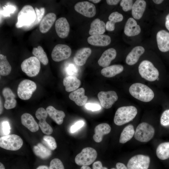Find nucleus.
Listing matches in <instances>:
<instances>
[{"label": "nucleus", "mask_w": 169, "mask_h": 169, "mask_svg": "<svg viewBox=\"0 0 169 169\" xmlns=\"http://www.w3.org/2000/svg\"><path fill=\"white\" fill-rule=\"evenodd\" d=\"M129 91L134 98L144 102L151 101L154 96V93L150 88L141 83L132 84L129 88Z\"/></svg>", "instance_id": "obj_1"}, {"label": "nucleus", "mask_w": 169, "mask_h": 169, "mask_svg": "<svg viewBox=\"0 0 169 169\" xmlns=\"http://www.w3.org/2000/svg\"><path fill=\"white\" fill-rule=\"evenodd\" d=\"M137 113V110L134 106H122L118 108L114 117V123L117 125H121L132 120Z\"/></svg>", "instance_id": "obj_2"}, {"label": "nucleus", "mask_w": 169, "mask_h": 169, "mask_svg": "<svg viewBox=\"0 0 169 169\" xmlns=\"http://www.w3.org/2000/svg\"><path fill=\"white\" fill-rule=\"evenodd\" d=\"M18 21L16 24L17 28L27 27L32 24L36 20V15L33 8L29 5L24 6L18 15Z\"/></svg>", "instance_id": "obj_3"}, {"label": "nucleus", "mask_w": 169, "mask_h": 169, "mask_svg": "<svg viewBox=\"0 0 169 169\" xmlns=\"http://www.w3.org/2000/svg\"><path fill=\"white\" fill-rule=\"evenodd\" d=\"M138 71L141 76L149 81L156 80L159 76V72L153 64L150 61L145 60L140 64Z\"/></svg>", "instance_id": "obj_4"}, {"label": "nucleus", "mask_w": 169, "mask_h": 169, "mask_svg": "<svg viewBox=\"0 0 169 169\" xmlns=\"http://www.w3.org/2000/svg\"><path fill=\"white\" fill-rule=\"evenodd\" d=\"M155 134L154 127L150 124L143 122L136 127L134 137L137 141L142 142H147L153 137Z\"/></svg>", "instance_id": "obj_5"}, {"label": "nucleus", "mask_w": 169, "mask_h": 169, "mask_svg": "<svg viewBox=\"0 0 169 169\" xmlns=\"http://www.w3.org/2000/svg\"><path fill=\"white\" fill-rule=\"evenodd\" d=\"M23 144L22 139L16 135H8L0 138V146L6 150H18L22 147Z\"/></svg>", "instance_id": "obj_6"}, {"label": "nucleus", "mask_w": 169, "mask_h": 169, "mask_svg": "<svg viewBox=\"0 0 169 169\" xmlns=\"http://www.w3.org/2000/svg\"><path fill=\"white\" fill-rule=\"evenodd\" d=\"M97 152L90 147L84 148L75 156V161L79 166H89L92 164L97 157Z\"/></svg>", "instance_id": "obj_7"}, {"label": "nucleus", "mask_w": 169, "mask_h": 169, "mask_svg": "<svg viewBox=\"0 0 169 169\" xmlns=\"http://www.w3.org/2000/svg\"><path fill=\"white\" fill-rule=\"evenodd\" d=\"M21 67L23 71L27 75L30 77H34L39 72L40 62L35 57H30L22 62Z\"/></svg>", "instance_id": "obj_8"}, {"label": "nucleus", "mask_w": 169, "mask_h": 169, "mask_svg": "<svg viewBox=\"0 0 169 169\" xmlns=\"http://www.w3.org/2000/svg\"><path fill=\"white\" fill-rule=\"evenodd\" d=\"M36 88L37 85L34 82L28 79L23 80L18 85V95L22 100H28L31 97Z\"/></svg>", "instance_id": "obj_9"}, {"label": "nucleus", "mask_w": 169, "mask_h": 169, "mask_svg": "<svg viewBox=\"0 0 169 169\" xmlns=\"http://www.w3.org/2000/svg\"><path fill=\"white\" fill-rule=\"evenodd\" d=\"M150 162L149 156L137 155L129 159L127 164V168L128 169H148Z\"/></svg>", "instance_id": "obj_10"}, {"label": "nucleus", "mask_w": 169, "mask_h": 169, "mask_svg": "<svg viewBox=\"0 0 169 169\" xmlns=\"http://www.w3.org/2000/svg\"><path fill=\"white\" fill-rule=\"evenodd\" d=\"M71 54V50L69 46L64 44H59L54 48L51 57L55 62H59L68 58Z\"/></svg>", "instance_id": "obj_11"}, {"label": "nucleus", "mask_w": 169, "mask_h": 169, "mask_svg": "<svg viewBox=\"0 0 169 169\" xmlns=\"http://www.w3.org/2000/svg\"><path fill=\"white\" fill-rule=\"evenodd\" d=\"M98 97L102 106L106 109L110 108L118 99L116 92L114 91H100Z\"/></svg>", "instance_id": "obj_12"}, {"label": "nucleus", "mask_w": 169, "mask_h": 169, "mask_svg": "<svg viewBox=\"0 0 169 169\" xmlns=\"http://www.w3.org/2000/svg\"><path fill=\"white\" fill-rule=\"evenodd\" d=\"M74 9L77 12L88 18L93 17L96 13L95 6L88 1L77 3L74 5Z\"/></svg>", "instance_id": "obj_13"}, {"label": "nucleus", "mask_w": 169, "mask_h": 169, "mask_svg": "<svg viewBox=\"0 0 169 169\" xmlns=\"http://www.w3.org/2000/svg\"><path fill=\"white\" fill-rule=\"evenodd\" d=\"M48 114L46 110L43 108L40 107L36 110L35 116L39 120L38 125L42 132L46 135H49L52 133L53 130L46 121Z\"/></svg>", "instance_id": "obj_14"}, {"label": "nucleus", "mask_w": 169, "mask_h": 169, "mask_svg": "<svg viewBox=\"0 0 169 169\" xmlns=\"http://www.w3.org/2000/svg\"><path fill=\"white\" fill-rule=\"evenodd\" d=\"M56 32L60 38H64L69 35L70 27L69 24L67 19L64 17H61L58 19L55 25Z\"/></svg>", "instance_id": "obj_15"}, {"label": "nucleus", "mask_w": 169, "mask_h": 169, "mask_svg": "<svg viewBox=\"0 0 169 169\" xmlns=\"http://www.w3.org/2000/svg\"><path fill=\"white\" fill-rule=\"evenodd\" d=\"M156 41L158 48L162 52L169 51V32L161 30L156 34Z\"/></svg>", "instance_id": "obj_16"}, {"label": "nucleus", "mask_w": 169, "mask_h": 169, "mask_svg": "<svg viewBox=\"0 0 169 169\" xmlns=\"http://www.w3.org/2000/svg\"><path fill=\"white\" fill-rule=\"evenodd\" d=\"M87 42L90 44L95 46H105L111 43V38L105 34L95 35L89 36L87 38Z\"/></svg>", "instance_id": "obj_17"}, {"label": "nucleus", "mask_w": 169, "mask_h": 169, "mask_svg": "<svg viewBox=\"0 0 169 169\" xmlns=\"http://www.w3.org/2000/svg\"><path fill=\"white\" fill-rule=\"evenodd\" d=\"M117 54L115 49L111 48L105 50L98 60L99 65L103 67L108 66L111 61L115 59Z\"/></svg>", "instance_id": "obj_18"}, {"label": "nucleus", "mask_w": 169, "mask_h": 169, "mask_svg": "<svg viewBox=\"0 0 169 169\" xmlns=\"http://www.w3.org/2000/svg\"><path fill=\"white\" fill-rule=\"evenodd\" d=\"M140 26L133 18L128 19L125 26L124 32L128 36H134L139 34L141 32Z\"/></svg>", "instance_id": "obj_19"}, {"label": "nucleus", "mask_w": 169, "mask_h": 169, "mask_svg": "<svg viewBox=\"0 0 169 169\" xmlns=\"http://www.w3.org/2000/svg\"><path fill=\"white\" fill-rule=\"evenodd\" d=\"M84 92V89L81 88L71 92L69 95V97L78 106H82L85 105L88 99Z\"/></svg>", "instance_id": "obj_20"}, {"label": "nucleus", "mask_w": 169, "mask_h": 169, "mask_svg": "<svg viewBox=\"0 0 169 169\" xmlns=\"http://www.w3.org/2000/svg\"><path fill=\"white\" fill-rule=\"evenodd\" d=\"M144 52L145 49L142 46H137L135 47L127 56L125 59L126 63L130 65L135 64Z\"/></svg>", "instance_id": "obj_21"}, {"label": "nucleus", "mask_w": 169, "mask_h": 169, "mask_svg": "<svg viewBox=\"0 0 169 169\" xmlns=\"http://www.w3.org/2000/svg\"><path fill=\"white\" fill-rule=\"evenodd\" d=\"M91 53V50L89 48H83L79 50L75 54L74 60L75 64L79 66L84 65Z\"/></svg>", "instance_id": "obj_22"}, {"label": "nucleus", "mask_w": 169, "mask_h": 169, "mask_svg": "<svg viewBox=\"0 0 169 169\" xmlns=\"http://www.w3.org/2000/svg\"><path fill=\"white\" fill-rule=\"evenodd\" d=\"M21 119L22 124L31 132H35L38 130V125L30 114L26 113L23 114Z\"/></svg>", "instance_id": "obj_23"}, {"label": "nucleus", "mask_w": 169, "mask_h": 169, "mask_svg": "<svg viewBox=\"0 0 169 169\" xmlns=\"http://www.w3.org/2000/svg\"><path fill=\"white\" fill-rule=\"evenodd\" d=\"M56 18L54 13H51L47 14L40 23L39 29L40 32L43 33L48 32L54 24Z\"/></svg>", "instance_id": "obj_24"}, {"label": "nucleus", "mask_w": 169, "mask_h": 169, "mask_svg": "<svg viewBox=\"0 0 169 169\" xmlns=\"http://www.w3.org/2000/svg\"><path fill=\"white\" fill-rule=\"evenodd\" d=\"M2 94L5 100V108L8 110L15 108L17 101L15 99V95L12 90L8 88L5 87L3 90Z\"/></svg>", "instance_id": "obj_25"}, {"label": "nucleus", "mask_w": 169, "mask_h": 169, "mask_svg": "<svg viewBox=\"0 0 169 169\" xmlns=\"http://www.w3.org/2000/svg\"><path fill=\"white\" fill-rule=\"evenodd\" d=\"M111 127L110 125L106 123H103L99 124L95 128V134L93 138L96 142H100L102 140L104 135L109 134L110 131Z\"/></svg>", "instance_id": "obj_26"}, {"label": "nucleus", "mask_w": 169, "mask_h": 169, "mask_svg": "<svg viewBox=\"0 0 169 169\" xmlns=\"http://www.w3.org/2000/svg\"><path fill=\"white\" fill-rule=\"evenodd\" d=\"M63 84L65 90L70 92L76 90L80 86L81 82L76 76H68L64 79Z\"/></svg>", "instance_id": "obj_27"}, {"label": "nucleus", "mask_w": 169, "mask_h": 169, "mask_svg": "<svg viewBox=\"0 0 169 169\" xmlns=\"http://www.w3.org/2000/svg\"><path fill=\"white\" fill-rule=\"evenodd\" d=\"M105 31V24L102 21L97 18L91 23L89 34L91 36L103 34Z\"/></svg>", "instance_id": "obj_28"}, {"label": "nucleus", "mask_w": 169, "mask_h": 169, "mask_svg": "<svg viewBox=\"0 0 169 169\" xmlns=\"http://www.w3.org/2000/svg\"><path fill=\"white\" fill-rule=\"evenodd\" d=\"M146 3L144 0H137L133 3L132 8V15L133 18L139 19L142 17L146 9Z\"/></svg>", "instance_id": "obj_29"}, {"label": "nucleus", "mask_w": 169, "mask_h": 169, "mask_svg": "<svg viewBox=\"0 0 169 169\" xmlns=\"http://www.w3.org/2000/svg\"><path fill=\"white\" fill-rule=\"evenodd\" d=\"M46 110L50 118L57 124L60 125L63 123L65 116L64 111L57 110L52 106L47 107Z\"/></svg>", "instance_id": "obj_30"}, {"label": "nucleus", "mask_w": 169, "mask_h": 169, "mask_svg": "<svg viewBox=\"0 0 169 169\" xmlns=\"http://www.w3.org/2000/svg\"><path fill=\"white\" fill-rule=\"evenodd\" d=\"M124 70L123 66L120 64H114L103 68L101 73L103 76L111 78L122 72Z\"/></svg>", "instance_id": "obj_31"}, {"label": "nucleus", "mask_w": 169, "mask_h": 169, "mask_svg": "<svg viewBox=\"0 0 169 169\" xmlns=\"http://www.w3.org/2000/svg\"><path fill=\"white\" fill-rule=\"evenodd\" d=\"M33 151L37 156L43 159L48 158L52 154L51 150L40 143L33 146Z\"/></svg>", "instance_id": "obj_32"}, {"label": "nucleus", "mask_w": 169, "mask_h": 169, "mask_svg": "<svg viewBox=\"0 0 169 169\" xmlns=\"http://www.w3.org/2000/svg\"><path fill=\"white\" fill-rule=\"evenodd\" d=\"M108 21L105 24V29L109 31H113L115 28V23L121 22L123 19L122 15L117 12L111 13L109 15Z\"/></svg>", "instance_id": "obj_33"}, {"label": "nucleus", "mask_w": 169, "mask_h": 169, "mask_svg": "<svg viewBox=\"0 0 169 169\" xmlns=\"http://www.w3.org/2000/svg\"><path fill=\"white\" fill-rule=\"evenodd\" d=\"M133 126L130 124L126 126L122 131L119 139L120 143L124 144L130 140L135 134Z\"/></svg>", "instance_id": "obj_34"}, {"label": "nucleus", "mask_w": 169, "mask_h": 169, "mask_svg": "<svg viewBox=\"0 0 169 169\" xmlns=\"http://www.w3.org/2000/svg\"><path fill=\"white\" fill-rule=\"evenodd\" d=\"M157 157L160 159L165 160L169 158V142L160 144L156 150Z\"/></svg>", "instance_id": "obj_35"}, {"label": "nucleus", "mask_w": 169, "mask_h": 169, "mask_svg": "<svg viewBox=\"0 0 169 169\" xmlns=\"http://www.w3.org/2000/svg\"><path fill=\"white\" fill-rule=\"evenodd\" d=\"M11 66L7 59V57L0 54V74L3 76L8 75L11 71Z\"/></svg>", "instance_id": "obj_36"}, {"label": "nucleus", "mask_w": 169, "mask_h": 169, "mask_svg": "<svg viewBox=\"0 0 169 169\" xmlns=\"http://www.w3.org/2000/svg\"><path fill=\"white\" fill-rule=\"evenodd\" d=\"M32 53L43 64L46 65L48 64V58L46 53L41 46H38L37 48H34Z\"/></svg>", "instance_id": "obj_37"}, {"label": "nucleus", "mask_w": 169, "mask_h": 169, "mask_svg": "<svg viewBox=\"0 0 169 169\" xmlns=\"http://www.w3.org/2000/svg\"><path fill=\"white\" fill-rule=\"evenodd\" d=\"M45 146L50 150H54L57 148V144L54 138L48 135H45L43 138Z\"/></svg>", "instance_id": "obj_38"}, {"label": "nucleus", "mask_w": 169, "mask_h": 169, "mask_svg": "<svg viewBox=\"0 0 169 169\" xmlns=\"http://www.w3.org/2000/svg\"><path fill=\"white\" fill-rule=\"evenodd\" d=\"M35 11L36 15V18L35 22L32 24L25 27L26 28H32L33 26L38 25L41 21L44 16L45 12V9L44 8H41L39 9L35 7Z\"/></svg>", "instance_id": "obj_39"}, {"label": "nucleus", "mask_w": 169, "mask_h": 169, "mask_svg": "<svg viewBox=\"0 0 169 169\" xmlns=\"http://www.w3.org/2000/svg\"><path fill=\"white\" fill-rule=\"evenodd\" d=\"M49 168V169H64L62 162L57 158H54L51 161Z\"/></svg>", "instance_id": "obj_40"}, {"label": "nucleus", "mask_w": 169, "mask_h": 169, "mask_svg": "<svg viewBox=\"0 0 169 169\" xmlns=\"http://www.w3.org/2000/svg\"><path fill=\"white\" fill-rule=\"evenodd\" d=\"M1 135L4 136L8 135L10 132V127L9 122L4 121L1 122L0 124Z\"/></svg>", "instance_id": "obj_41"}, {"label": "nucleus", "mask_w": 169, "mask_h": 169, "mask_svg": "<svg viewBox=\"0 0 169 169\" xmlns=\"http://www.w3.org/2000/svg\"><path fill=\"white\" fill-rule=\"evenodd\" d=\"M160 123L163 126H169V109L165 110L160 118Z\"/></svg>", "instance_id": "obj_42"}, {"label": "nucleus", "mask_w": 169, "mask_h": 169, "mask_svg": "<svg viewBox=\"0 0 169 169\" xmlns=\"http://www.w3.org/2000/svg\"><path fill=\"white\" fill-rule=\"evenodd\" d=\"M133 3L132 0H122L120 1V5L124 11L127 12L132 9Z\"/></svg>", "instance_id": "obj_43"}, {"label": "nucleus", "mask_w": 169, "mask_h": 169, "mask_svg": "<svg viewBox=\"0 0 169 169\" xmlns=\"http://www.w3.org/2000/svg\"><path fill=\"white\" fill-rule=\"evenodd\" d=\"M66 73L69 76H76L78 73L76 67L73 64H69L66 68Z\"/></svg>", "instance_id": "obj_44"}, {"label": "nucleus", "mask_w": 169, "mask_h": 169, "mask_svg": "<svg viewBox=\"0 0 169 169\" xmlns=\"http://www.w3.org/2000/svg\"><path fill=\"white\" fill-rule=\"evenodd\" d=\"M84 125V122L82 120H80L76 122L71 127L70 131L71 133H74L82 127Z\"/></svg>", "instance_id": "obj_45"}, {"label": "nucleus", "mask_w": 169, "mask_h": 169, "mask_svg": "<svg viewBox=\"0 0 169 169\" xmlns=\"http://www.w3.org/2000/svg\"><path fill=\"white\" fill-rule=\"evenodd\" d=\"M85 106L87 110L93 111L99 110L101 109V106L99 105L95 104L86 103Z\"/></svg>", "instance_id": "obj_46"}, {"label": "nucleus", "mask_w": 169, "mask_h": 169, "mask_svg": "<svg viewBox=\"0 0 169 169\" xmlns=\"http://www.w3.org/2000/svg\"><path fill=\"white\" fill-rule=\"evenodd\" d=\"M15 10V8L13 6H8L4 9V14L6 16V14H8L9 13L13 12Z\"/></svg>", "instance_id": "obj_47"}, {"label": "nucleus", "mask_w": 169, "mask_h": 169, "mask_svg": "<svg viewBox=\"0 0 169 169\" xmlns=\"http://www.w3.org/2000/svg\"><path fill=\"white\" fill-rule=\"evenodd\" d=\"M103 167L102 164L100 161L95 162L92 165L93 169H101Z\"/></svg>", "instance_id": "obj_48"}, {"label": "nucleus", "mask_w": 169, "mask_h": 169, "mask_svg": "<svg viewBox=\"0 0 169 169\" xmlns=\"http://www.w3.org/2000/svg\"><path fill=\"white\" fill-rule=\"evenodd\" d=\"M116 168H111L110 169H128V168L123 163L120 162L117 163L116 165Z\"/></svg>", "instance_id": "obj_49"}, {"label": "nucleus", "mask_w": 169, "mask_h": 169, "mask_svg": "<svg viewBox=\"0 0 169 169\" xmlns=\"http://www.w3.org/2000/svg\"><path fill=\"white\" fill-rule=\"evenodd\" d=\"M120 1L119 0H107L106 2L108 4L112 5L117 4Z\"/></svg>", "instance_id": "obj_50"}, {"label": "nucleus", "mask_w": 169, "mask_h": 169, "mask_svg": "<svg viewBox=\"0 0 169 169\" xmlns=\"http://www.w3.org/2000/svg\"><path fill=\"white\" fill-rule=\"evenodd\" d=\"M165 26L166 28L169 31V13L166 18Z\"/></svg>", "instance_id": "obj_51"}, {"label": "nucleus", "mask_w": 169, "mask_h": 169, "mask_svg": "<svg viewBox=\"0 0 169 169\" xmlns=\"http://www.w3.org/2000/svg\"><path fill=\"white\" fill-rule=\"evenodd\" d=\"M36 169H49V168L46 165H41L38 166Z\"/></svg>", "instance_id": "obj_52"}, {"label": "nucleus", "mask_w": 169, "mask_h": 169, "mask_svg": "<svg viewBox=\"0 0 169 169\" xmlns=\"http://www.w3.org/2000/svg\"><path fill=\"white\" fill-rule=\"evenodd\" d=\"M153 1L156 4H160L161 3L163 0H153Z\"/></svg>", "instance_id": "obj_53"}, {"label": "nucleus", "mask_w": 169, "mask_h": 169, "mask_svg": "<svg viewBox=\"0 0 169 169\" xmlns=\"http://www.w3.org/2000/svg\"><path fill=\"white\" fill-rule=\"evenodd\" d=\"M80 169H91L89 167L87 166H83Z\"/></svg>", "instance_id": "obj_54"}, {"label": "nucleus", "mask_w": 169, "mask_h": 169, "mask_svg": "<svg viewBox=\"0 0 169 169\" xmlns=\"http://www.w3.org/2000/svg\"><path fill=\"white\" fill-rule=\"evenodd\" d=\"M90 1H91L94 3H97L100 2L101 1V0H90Z\"/></svg>", "instance_id": "obj_55"}, {"label": "nucleus", "mask_w": 169, "mask_h": 169, "mask_svg": "<svg viewBox=\"0 0 169 169\" xmlns=\"http://www.w3.org/2000/svg\"><path fill=\"white\" fill-rule=\"evenodd\" d=\"M0 169H5L4 166L1 162L0 163Z\"/></svg>", "instance_id": "obj_56"}, {"label": "nucleus", "mask_w": 169, "mask_h": 169, "mask_svg": "<svg viewBox=\"0 0 169 169\" xmlns=\"http://www.w3.org/2000/svg\"><path fill=\"white\" fill-rule=\"evenodd\" d=\"M2 111H3V107H2V102H1H1H0V114H1L2 112Z\"/></svg>", "instance_id": "obj_57"}, {"label": "nucleus", "mask_w": 169, "mask_h": 169, "mask_svg": "<svg viewBox=\"0 0 169 169\" xmlns=\"http://www.w3.org/2000/svg\"><path fill=\"white\" fill-rule=\"evenodd\" d=\"M101 169H108V168L105 167H103Z\"/></svg>", "instance_id": "obj_58"}]
</instances>
